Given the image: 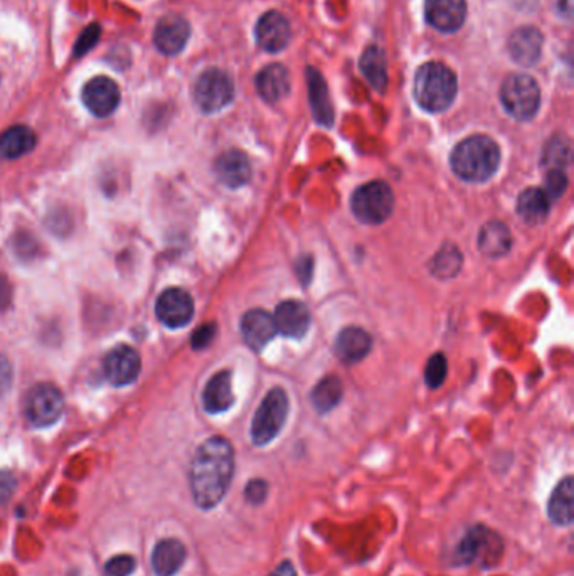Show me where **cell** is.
I'll list each match as a JSON object with an SVG mask.
<instances>
[{
    "mask_svg": "<svg viewBox=\"0 0 574 576\" xmlns=\"http://www.w3.org/2000/svg\"><path fill=\"white\" fill-rule=\"evenodd\" d=\"M233 475L234 450L230 442L223 437L207 438L195 450L189 472L195 504L204 511L218 506L228 494Z\"/></svg>",
    "mask_w": 574,
    "mask_h": 576,
    "instance_id": "obj_1",
    "label": "cell"
},
{
    "mask_svg": "<svg viewBox=\"0 0 574 576\" xmlns=\"http://www.w3.org/2000/svg\"><path fill=\"white\" fill-rule=\"evenodd\" d=\"M500 149L485 135L461 140L450 155L451 171L467 183H485L499 169Z\"/></svg>",
    "mask_w": 574,
    "mask_h": 576,
    "instance_id": "obj_2",
    "label": "cell"
},
{
    "mask_svg": "<svg viewBox=\"0 0 574 576\" xmlns=\"http://www.w3.org/2000/svg\"><path fill=\"white\" fill-rule=\"evenodd\" d=\"M414 98L426 112H445L457 96V78L441 63H426L414 78Z\"/></svg>",
    "mask_w": 574,
    "mask_h": 576,
    "instance_id": "obj_3",
    "label": "cell"
},
{
    "mask_svg": "<svg viewBox=\"0 0 574 576\" xmlns=\"http://www.w3.org/2000/svg\"><path fill=\"white\" fill-rule=\"evenodd\" d=\"M352 213L364 224H382L394 209V196L390 185L382 181H371L357 187L351 199Z\"/></svg>",
    "mask_w": 574,
    "mask_h": 576,
    "instance_id": "obj_4",
    "label": "cell"
},
{
    "mask_svg": "<svg viewBox=\"0 0 574 576\" xmlns=\"http://www.w3.org/2000/svg\"><path fill=\"white\" fill-rule=\"evenodd\" d=\"M288 416V396L282 388H273L264 396L260 408L254 413L252 423V440L254 445L263 447L273 442Z\"/></svg>",
    "mask_w": 574,
    "mask_h": 576,
    "instance_id": "obj_5",
    "label": "cell"
},
{
    "mask_svg": "<svg viewBox=\"0 0 574 576\" xmlns=\"http://www.w3.org/2000/svg\"><path fill=\"white\" fill-rule=\"evenodd\" d=\"M500 100L509 115L526 122L536 116L539 110V86L528 74H510L502 84Z\"/></svg>",
    "mask_w": 574,
    "mask_h": 576,
    "instance_id": "obj_6",
    "label": "cell"
},
{
    "mask_svg": "<svg viewBox=\"0 0 574 576\" xmlns=\"http://www.w3.org/2000/svg\"><path fill=\"white\" fill-rule=\"evenodd\" d=\"M504 544L494 531L485 526L471 528L457 548V561L459 563H475L480 561L483 565L495 566L497 560L502 556Z\"/></svg>",
    "mask_w": 574,
    "mask_h": 576,
    "instance_id": "obj_7",
    "label": "cell"
},
{
    "mask_svg": "<svg viewBox=\"0 0 574 576\" xmlns=\"http://www.w3.org/2000/svg\"><path fill=\"white\" fill-rule=\"evenodd\" d=\"M234 98V84L224 71L211 68L195 81L194 100L204 114H216Z\"/></svg>",
    "mask_w": 574,
    "mask_h": 576,
    "instance_id": "obj_8",
    "label": "cell"
},
{
    "mask_svg": "<svg viewBox=\"0 0 574 576\" xmlns=\"http://www.w3.org/2000/svg\"><path fill=\"white\" fill-rule=\"evenodd\" d=\"M64 410V398L54 384H35L25 398V416L35 427H49L56 423Z\"/></svg>",
    "mask_w": 574,
    "mask_h": 576,
    "instance_id": "obj_9",
    "label": "cell"
},
{
    "mask_svg": "<svg viewBox=\"0 0 574 576\" xmlns=\"http://www.w3.org/2000/svg\"><path fill=\"white\" fill-rule=\"evenodd\" d=\"M155 312L163 325L179 329L191 323L194 315V300L183 288H167L157 300Z\"/></svg>",
    "mask_w": 574,
    "mask_h": 576,
    "instance_id": "obj_10",
    "label": "cell"
},
{
    "mask_svg": "<svg viewBox=\"0 0 574 576\" xmlns=\"http://www.w3.org/2000/svg\"><path fill=\"white\" fill-rule=\"evenodd\" d=\"M120 88L108 76H96L88 81L81 93V100L93 115L110 116L120 104Z\"/></svg>",
    "mask_w": 574,
    "mask_h": 576,
    "instance_id": "obj_11",
    "label": "cell"
},
{
    "mask_svg": "<svg viewBox=\"0 0 574 576\" xmlns=\"http://www.w3.org/2000/svg\"><path fill=\"white\" fill-rule=\"evenodd\" d=\"M104 376L114 386H127L140 374V356L134 347L116 346L104 358Z\"/></svg>",
    "mask_w": 574,
    "mask_h": 576,
    "instance_id": "obj_12",
    "label": "cell"
},
{
    "mask_svg": "<svg viewBox=\"0 0 574 576\" xmlns=\"http://www.w3.org/2000/svg\"><path fill=\"white\" fill-rule=\"evenodd\" d=\"M191 35V25L183 15L169 14L157 23L153 33V45L162 55L175 56L184 49Z\"/></svg>",
    "mask_w": 574,
    "mask_h": 576,
    "instance_id": "obj_13",
    "label": "cell"
},
{
    "mask_svg": "<svg viewBox=\"0 0 574 576\" xmlns=\"http://www.w3.org/2000/svg\"><path fill=\"white\" fill-rule=\"evenodd\" d=\"M426 21L441 33H455L465 23V0H426Z\"/></svg>",
    "mask_w": 574,
    "mask_h": 576,
    "instance_id": "obj_14",
    "label": "cell"
},
{
    "mask_svg": "<svg viewBox=\"0 0 574 576\" xmlns=\"http://www.w3.org/2000/svg\"><path fill=\"white\" fill-rule=\"evenodd\" d=\"M273 319H275L276 331L280 334L293 337V339H302L307 334L312 321L309 307L299 300L282 302L276 307Z\"/></svg>",
    "mask_w": 574,
    "mask_h": 576,
    "instance_id": "obj_15",
    "label": "cell"
},
{
    "mask_svg": "<svg viewBox=\"0 0 574 576\" xmlns=\"http://www.w3.org/2000/svg\"><path fill=\"white\" fill-rule=\"evenodd\" d=\"M214 173L223 184L228 185L231 189H238L250 183L252 164L246 157V154H242L240 150H230L221 154L216 159Z\"/></svg>",
    "mask_w": 574,
    "mask_h": 576,
    "instance_id": "obj_16",
    "label": "cell"
},
{
    "mask_svg": "<svg viewBox=\"0 0 574 576\" xmlns=\"http://www.w3.org/2000/svg\"><path fill=\"white\" fill-rule=\"evenodd\" d=\"M256 41L268 53H278L290 41V24L280 12L270 11L256 24Z\"/></svg>",
    "mask_w": 574,
    "mask_h": 576,
    "instance_id": "obj_17",
    "label": "cell"
},
{
    "mask_svg": "<svg viewBox=\"0 0 574 576\" xmlns=\"http://www.w3.org/2000/svg\"><path fill=\"white\" fill-rule=\"evenodd\" d=\"M276 333L275 319L262 309L246 312L242 319V339L254 351H262Z\"/></svg>",
    "mask_w": 574,
    "mask_h": 576,
    "instance_id": "obj_18",
    "label": "cell"
},
{
    "mask_svg": "<svg viewBox=\"0 0 574 576\" xmlns=\"http://www.w3.org/2000/svg\"><path fill=\"white\" fill-rule=\"evenodd\" d=\"M509 53L520 66L536 65L542 53V35L536 27L517 29L509 39Z\"/></svg>",
    "mask_w": 574,
    "mask_h": 576,
    "instance_id": "obj_19",
    "label": "cell"
},
{
    "mask_svg": "<svg viewBox=\"0 0 574 576\" xmlns=\"http://www.w3.org/2000/svg\"><path fill=\"white\" fill-rule=\"evenodd\" d=\"M371 349H372V339L361 327H347L335 341L337 356L347 364H354L361 359L366 358Z\"/></svg>",
    "mask_w": 574,
    "mask_h": 576,
    "instance_id": "obj_20",
    "label": "cell"
},
{
    "mask_svg": "<svg viewBox=\"0 0 574 576\" xmlns=\"http://www.w3.org/2000/svg\"><path fill=\"white\" fill-rule=\"evenodd\" d=\"M233 403H234V394H233V384H231V372L221 371L207 382L203 392V404L207 413L216 415L230 410Z\"/></svg>",
    "mask_w": 574,
    "mask_h": 576,
    "instance_id": "obj_21",
    "label": "cell"
},
{
    "mask_svg": "<svg viewBox=\"0 0 574 576\" xmlns=\"http://www.w3.org/2000/svg\"><path fill=\"white\" fill-rule=\"evenodd\" d=\"M548 516L556 526H571L574 519L573 477H564L552 491L548 502Z\"/></svg>",
    "mask_w": 574,
    "mask_h": 576,
    "instance_id": "obj_22",
    "label": "cell"
},
{
    "mask_svg": "<svg viewBox=\"0 0 574 576\" xmlns=\"http://www.w3.org/2000/svg\"><path fill=\"white\" fill-rule=\"evenodd\" d=\"M187 558V550L179 540H162L152 553V566L157 576H173Z\"/></svg>",
    "mask_w": 574,
    "mask_h": 576,
    "instance_id": "obj_23",
    "label": "cell"
},
{
    "mask_svg": "<svg viewBox=\"0 0 574 576\" xmlns=\"http://www.w3.org/2000/svg\"><path fill=\"white\" fill-rule=\"evenodd\" d=\"M256 88L268 104H276L290 92V74L282 65H270L260 71L256 78Z\"/></svg>",
    "mask_w": 574,
    "mask_h": 576,
    "instance_id": "obj_24",
    "label": "cell"
},
{
    "mask_svg": "<svg viewBox=\"0 0 574 576\" xmlns=\"http://www.w3.org/2000/svg\"><path fill=\"white\" fill-rule=\"evenodd\" d=\"M510 244V231L500 221L487 223L479 233V250L489 258H500L509 253Z\"/></svg>",
    "mask_w": 574,
    "mask_h": 576,
    "instance_id": "obj_25",
    "label": "cell"
},
{
    "mask_svg": "<svg viewBox=\"0 0 574 576\" xmlns=\"http://www.w3.org/2000/svg\"><path fill=\"white\" fill-rule=\"evenodd\" d=\"M517 214L528 224H540L549 214V197L539 187H529L517 199Z\"/></svg>",
    "mask_w": 574,
    "mask_h": 576,
    "instance_id": "obj_26",
    "label": "cell"
},
{
    "mask_svg": "<svg viewBox=\"0 0 574 576\" xmlns=\"http://www.w3.org/2000/svg\"><path fill=\"white\" fill-rule=\"evenodd\" d=\"M35 134L25 125H14L0 134V155L5 159H19L35 147Z\"/></svg>",
    "mask_w": 574,
    "mask_h": 576,
    "instance_id": "obj_27",
    "label": "cell"
},
{
    "mask_svg": "<svg viewBox=\"0 0 574 576\" xmlns=\"http://www.w3.org/2000/svg\"><path fill=\"white\" fill-rule=\"evenodd\" d=\"M307 76H309L312 108L315 114V120L325 127H331L333 122V112L331 102H329V93H327L325 81L322 78L321 73H317L312 68L307 71Z\"/></svg>",
    "mask_w": 574,
    "mask_h": 576,
    "instance_id": "obj_28",
    "label": "cell"
},
{
    "mask_svg": "<svg viewBox=\"0 0 574 576\" xmlns=\"http://www.w3.org/2000/svg\"><path fill=\"white\" fill-rule=\"evenodd\" d=\"M342 382L337 376H327L317 382V386L312 392V403L317 412L327 413L335 408L342 400Z\"/></svg>",
    "mask_w": 574,
    "mask_h": 576,
    "instance_id": "obj_29",
    "label": "cell"
},
{
    "mask_svg": "<svg viewBox=\"0 0 574 576\" xmlns=\"http://www.w3.org/2000/svg\"><path fill=\"white\" fill-rule=\"evenodd\" d=\"M361 70L378 92L384 90L388 76H386V59H384V53L381 47H368V51L362 55V59H361Z\"/></svg>",
    "mask_w": 574,
    "mask_h": 576,
    "instance_id": "obj_30",
    "label": "cell"
},
{
    "mask_svg": "<svg viewBox=\"0 0 574 576\" xmlns=\"http://www.w3.org/2000/svg\"><path fill=\"white\" fill-rule=\"evenodd\" d=\"M431 272L438 278H451L459 273L461 268V254L457 246H445L441 248L435 258L431 260Z\"/></svg>",
    "mask_w": 574,
    "mask_h": 576,
    "instance_id": "obj_31",
    "label": "cell"
},
{
    "mask_svg": "<svg viewBox=\"0 0 574 576\" xmlns=\"http://www.w3.org/2000/svg\"><path fill=\"white\" fill-rule=\"evenodd\" d=\"M571 161V144L568 139H552L544 150V159L542 162L556 171H563L564 165H568Z\"/></svg>",
    "mask_w": 574,
    "mask_h": 576,
    "instance_id": "obj_32",
    "label": "cell"
},
{
    "mask_svg": "<svg viewBox=\"0 0 574 576\" xmlns=\"http://www.w3.org/2000/svg\"><path fill=\"white\" fill-rule=\"evenodd\" d=\"M448 362L447 358L438 353L435 356L428 361L425 368V381L430 388H440L443 384V381L447 378Z\"/></svg>",
    "mask_w": 574,
    "mask_h": 576,
    "instance_id": "obj_33",
    "label": "cell"
},
{
    "mask_svg": "<svg viewBox=\"0 0 574 576\" xmlns=\"http://www.w3.org/2000/svg\"><path fill=\"white\" fill-rule=\"evenodd\" d=\"M102 35V27L100 24H90L83 33H81L78 41H76V46H74V56L81 58L84 55H88L92 51L93 47L96 46L98 39Z\"/></svg>",
    "mask_w": 574,
    "mask_h": 576,
    "instance_id": "obj_34",
    "label": "cell"
},
{
    "mask_svg": "<svg viewBox=\"0 0 574 576\" xmlns=\"http://www.w3.org/2000/svg\"><path fill=\"white\" fill-rule=\"evenodd\" d=\"M135 560L130 554H118L112 560L106 561L104 565V575L106 576H130L135 571Z\"/></svg>",
    "mask_w": 574,
    "mask_h": 576,
    "instance_id": "obj_35",
    "label": "cell"
},
{
    "mask_svg": "<svg viewBox=\"0 0 574 576\" xmlns=\"http://www.w3.org/2000/svg\"><path fill=\"white\" fill-rule=\"evenodd\" d=\"M568 187V177L563 171H556L552 169L546 175V183H544V193L548 194V197H559L563 196L564 191Z\"/></svg>",
    "mask_w": 574,
    "mask_h": 576,
    "instance_id": "obj_36",
    "label": "cell"
},
{
    "mask_svg": "<svg viewBox=\"0 0 574 576\" xmlns=\"http://www.w3.org/2000/svg\"><path fill=\"white\" fill-rule=\"evenodd\" d=\"M266 496H268V484H266L264 481H262V479L250 481L248 485H246V489H244L246 501H248L250 504H253V506L263 504Z\"/></svg>",
    "mask_w": 574,
    "mask_h": 576,
    "instance_id": "obj_37",
    "label": "cell"
},
{
    "mask_svg": "<svg viewBox=\"0 0 574 576\" xmlns=\"http://www.w3.org/2000/svg\"><path fill=\"white\" fill-rule=\"evenodd\" d=\"M15 477L9 471H0V504L7 502L15 491Z\"/></svg>",
    "mask_w": 574,
    "mask_h": 576,
    "instance_id": "obj_38",
    "label": "cell"
},
{
    "mask_svg": "<svg viewBox=\"0 0 574 576\" xmlns=\"http://www.w3.org/2000/svg\"><path fill=\"white\" fill-rule=\"evenodd\" d=\"M12 368L9 361L0 356V396L5 394L7 390L11 388Z\"/></svg>",
    "mask_w": 574,
    "mask_h": 576,
    "instance_id": "obj_39",
    "label": "cell"
},
{
    "mask_svg": "<svg viewBox=\"0 0 574 576\" xmlns=\"http://www.w3.org/2000/svg\"><path fill=\"white\" fill-rule=\"evenodd\" d=\"M213 335H214V325H204V327H201V329L195 333L194 339H193V344H194L195 349L207 346V344L211 343Z\"/></svg>",
    "mask_w": 574,
    "mask_h": 576,
    "instance_id": "obj_40",
    "label": "cell"
},
{
    "mask_svg": "<svg viewBox=\"0 0 574 576\" xmlns=\"http://www.w3.org/2000/svg\"><path fill=\"white\" fill-rule=\"evenodd\" d=\"M11 302V287L5 278L0 277V311H4Z\"/></svg>",
    "mask_w": 574,
    "mask_h": 576,
    "instance_id": "obj_41",
    "label": "cell"
},
{
    "mask_svg": "<svg viewBox=\"0 0 574 576\" xmlns=\"http://www.w3.org/2000/svg\"><path fill=\"white\" fill-rule=\"evenodd\" d=\"M268 576H299L297 570L292 561H283L282 565L276 566L275 570Z\"/></svg>",
    "mask_w": 574,
    "mask_h": 576,
    "instance_id": "obj_42",
    "label": "cell"
}]
</instances>
